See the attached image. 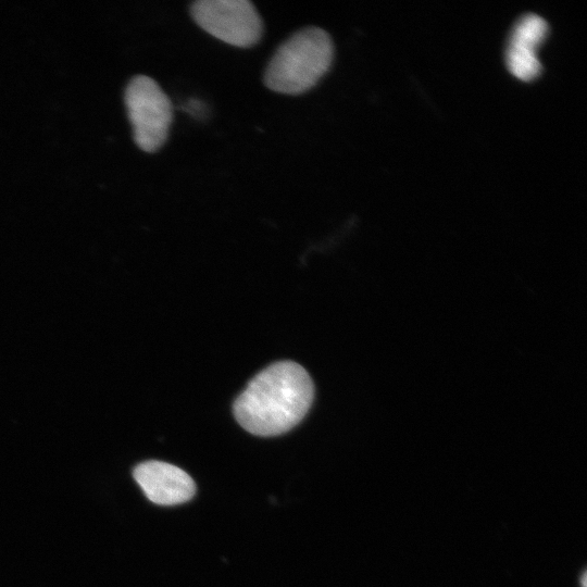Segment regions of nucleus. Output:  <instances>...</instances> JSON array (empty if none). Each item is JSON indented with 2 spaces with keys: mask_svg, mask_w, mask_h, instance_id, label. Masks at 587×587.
Segmentation results:
<instances>
[{
  "mask_svg": "<svg viewBox=\"0 0 587 587\" xmlns=\"http://www.w3.org/2000/svg\"><path fill=\"white\" fill-rule=\"evenodd\" d=\"M125 103L137 146L146 152L158 151L167 139L173 118L167 95L154 79L137 75L126 87Z\"/></svg>",
  "mask_w": 587,
  "mask_h": 587,
  "instance_id": "nucleus-3",
  "label": "nucleus"
},
{
  "mask_svg": "<svg viewBox=\"0 0 587 587\" xmlns=\"http://www.w3.org/2000/svg\"><path fill=\"white\" fill-rule=\"evenodd\" d=\"M333 59L328 33L316 26L304 27L277 48L265 67L263 82L275 92L303 93L327 73Z\"/></svg>",
  "mask_w": 587,
  "mask_h": 587,
  "instance_id": "nucleus-2",
  "label": "nucleus"
},
{
  "mask_svg": "<svg viewBox=\"0 0 587 587\" xmlns=\"http://www.w3.org/2000/svg\"><path fill=\"white\" fill-rule=\"evenodd\" d=\"M314 397L308 372L292 361L271 364L257 374L234 402L237 422L257 436H276L296 426Z\"/></svg>",
  "mask_w": 587,
  "mask_h": 587,
  "instance_id": "nucleus-1",
  "label": "nucleus"
},
{
  "mask_svg": "<svg viewBox=\"0 0 587 587\" xmlns=\"http://www.w3.org/2000/svg\"><path fill=\"white\" fill-rule=\"evenodd\" d=\"M134 478L147 498L161 505L190 500L196 491L192 478L182 469L162 461H146L134 470Z\"/></svg>",
  "mask_w": 587,
  "mask_h": 587,
  "instance_id": "nucleus-5",
  "label": "nucleus"
},
{
  "mask_svg": "<svg viewBox=\"0 0 587 587\" xmlns=\"http://www.w3.org/2000/svg\"><path fill=\"white\" fill-rule=\"evenodd\" d=\"M548 35V24L536 15L527 14L514 25L505 52L507 66L516 78L528 82L537 78L542 66L537 50Z\"/></svg>",
  "mask_w": 587,
  "mask_h": 587,
  "instance_id": "nucleus-6",
  "label": "nucleus"
},
{
  "mask_svg": "<svg viewBox=\"0 0 587 587\" xmlns=\"http://www.w3.org/2000/svg\"><path fill=\"white\" fill-rule=\"evenodd\" d=\"M190 14L203 30L232 46L252 47L263 34L262 18L249 0H197Z\"/></svg>",
  "mask_w": 587,
  "mask_h": 587,
  "instance_id": "nucleus-4",
  "label": "nucleus"
}]
</instances>
